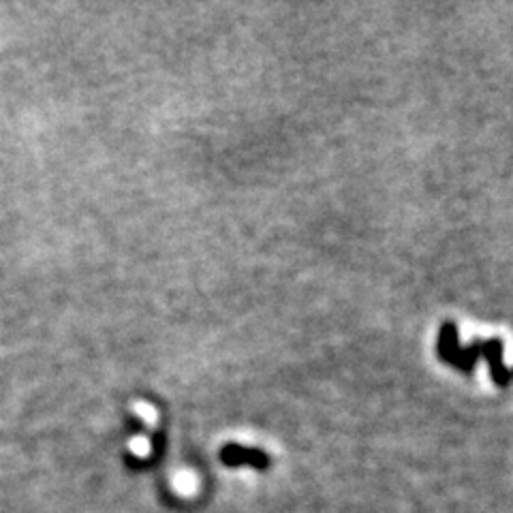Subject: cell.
<instances>
[{
  "label": "cell",
  "mask_w": 513,
  "mask_h": 513,
  "mask_svg": "<svg viewBox=\"0 0 513 513\" xmlns=\"http://www.w3.org/2000/svg\"><path fill=\"white\" fill-rule=\"evenodd\" d=\"M227 465H256V467H266L268 465V457L256 451V449H244V447H238V445H229L223 453Z\"/></svg>",
  "instance_id": "obj_1"
}]
</instances>
